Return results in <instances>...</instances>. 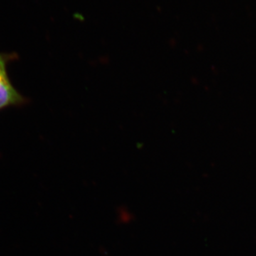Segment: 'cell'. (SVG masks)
I'll return each mask as SVG.
<instances>
[{
	"label": "cell",
	"mask_w": 256,
	"mask_h": 256,
	"mask_svg": "<svg viewBox=\"0 0 256 256\" xmlns=\"http://www.w3.org/2000/svg\"><path fill=\"white\" fill-rule=\"evenodd\" d=\"M13 57V54L0 53V110L10 106L23 105L26 101L13 86L8 76L6 65Z\"/></svg>",
	"instance_id": "6da1fadb"
}]
</instances>
